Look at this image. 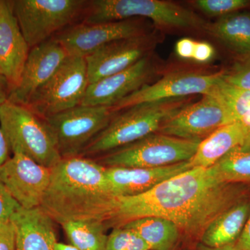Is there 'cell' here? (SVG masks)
<instances>
[{
	"mask_svg": "<svg viewBox=\"0 0 250 250\" xmlns=\"http://www.w3.org/2000/svg\"><path fill=\"white\" fill-rule=\"evenodd\" d=\"M209 93L214 94L221 100L233 122L239 121L250 112V89L229 85L220 77L218 83Z\"/></svg>",
	"mask_w": 250,
	"mask_h": 250,
	"instance_id": "obj_26",
	"label": "cell"
},
{
	"mask_svg": "<svg viewBox=\"0 0 250 250\" xmlns=\"http://www.w3.org/2000/svg\"><path fill=\"white\" fill-rule=\"evenodd\" d=\"M29 48L15 16L13 1L0 0V74L12 90L19 84Z\"/></svg>",
	"mask_w": 250,
	"mask_h": 250,
	"instance_id": "obj_17",
	"label": "cell"
},
{
	"mask_svg": "<svg viewBox=\"0 0 250 250\" xmlns=\"http://www.w3.org/2000/svg\"><path fill=\"white\" fill-rule=\"evenodd\" d=\"M197 8L210 17H222L248 7V0H197L195 1Z\"/></svg>",
	"mask_w": 250,
	"mask_h": 250,
	"instance_id": "obj_28",
	"label": "cell"
},
{
	"mask_svg": "<svg viewBox=\"0 0 250 250\" xmlns=\"http://www.w3.org/2000/svg\"><path fill=\"white\" fill-rule=\"evenodd\" d=\"M238 121L241 123L244 129L245 139L241 147L234 149L239 152H250V112Z\"/></svg>",
	"mask_w": 250,
	"mask_h": 250,
	"instance_id": "obj_34",
	"label": "cell"
},
{
	"mask_svg": "<svg viewBox=\"0 0 250 250\" xmlns=\"http://www.w3.org/2000/svg\"><path fill=\"white\" fill-rule=\"evenodd\" d=\"M233 123L226 106L214 94L182 108L164 122L157 132L179 139L202 141L218 128Z\"/></svg>",
	"mask_w": 250,
	"mask_h": 250,
	"instance_id": "obj_10",
	"label": "cell"
},
{
	"mask_svg": "<svg viewBox=\"0 0 250 250\" xmlns=\"http://www.w3.org/2000/svg\"><path fill=\"white\" fill-rule=\"evenodd\" d=\"M137 17L151 20L161 29H205L207 23L193 11L163 0H95L86 24L116 22Z\"/></svg>",
	"mask_w": 250,
	"mask_h": 250,
	"instance_id": "obj_5",
	"label": "cell"
},
{
	"mask_svg": "<svg viewBox=\"0 0 250 250\" xmlns=\"http://www.w3.org/2000/svg\"><path fill=\"white\" fill-rule=\"evenodd\" d=\"M82 0H16L15 16L30 48L70 24L84 9Z\"/></svg>",
	"mask_w": 250,
	"mask_h": 250,
	"instance_id": "obj_9",
	"label": "cell"
},
{
	"mask_svg": "<svg viewBox=\"0 0 250 250\" xmlns=\"http://www.w3.org/2000/svg\"><path fill=\"white\" fill-rule=\"evenodd\" d=\"M11 88L9 82L0 74V106L9 100Z\"/></svg>",
	"mask_w": 250,
	"mask_h": 250,
	"instance_id": "obj_36",
	"label": "cell"
},
{
	"mask_svg": "<svg viewBox=\"0 0 250 250\" xmlns=\"http://www.w3.org/2000/svg\"><path fill=\"white\" fill-rule=\"evenodd\" d=\"M192 168L190 161L159 167H105L106 178L117 197H131L151 190L167 179Z\"/></svg>",
	"mask_w": 250,
	"mask_h": 250,
	"instance_id": "obj_18",
	"label": "cell"
},
{
	"mask_svg": "<svg viewBox=\"0 0 250 250\" xmlns=\"http://www.w3.org/2000/svg\"><path fill=\"white\" fill-rule=\"evenodd\" d=\"M195 44H196V41L188 38L180 39L176 43V53L180 58L192 60Z\"/></svg>",
	"mask_w": 250,
	"mask_h": 250,
	"instance_id": "obj_33",
	"label": "cell"
},
{
	"mask_svg": "<svg viewBox=\"0 0 250 250\" xmlns=\"http://www.w3.org/2000/svg\"><path fill=\"white\" fill-rule=\"evenodd\" d=\"M0 250H16V235L11 220L0 222Z\"/></svg>",
	"mask_w": 250,
	"mask_h": 250,
	"instance_id": "obj_31",
	"label": "cell"
},
{
	"mask_svg": "<svg viewBox=\"0 0 250 250\" xmlns=\"http://www.w3.org/2000/svg\"><path fill=\"white\" fill-rule=\"evenodd\" d=\"M56 250H79L72 245L64 244L57 242L56 245Z\"/></svg>",
	"mask_w": 250,
	"mask_h": 250,
	"instance_id": "obj_39",
	"label": "cell"
},
{
	"mask_svg": "<svg viewBox=\"0 0 250 250\" xmlns=\"http://www.w3.org/2000/svg\"><path fill=\"white\" fill-rule=\"evenodd\" d=\"M250 213L248 199L225 210L206 228L200 238L202 244L218 248L235 243L243 231Z\"/></svg>",
	"mask_w": 250,
	"mask_h": 250,
	"instance_id": "obj_21",
	"label": "cell"
},
{
	"mask_svg": "<svg viewBox=\"0 0 250 250\" xmlns=\"http://www.w3.org/2000/svg\"><path fill=\"white\" fill-rule=\"evenodd\" d=\"M220 77L229 85L250 89V54L239 57L228 70H222Z\"/></svg>",
	"mask_w": 250,
	"mask_h": 250,
	"instance_id": "obj_29",
	"label": "cell"
},
{
	"mask_svg": "<svg viewBox=\"0 0 250 250\" xmlns=\"http://www.w3.org/2000/svg\"><path fill=\"white\" fill-rule=\"evenodd\" d=\"M246 184H229L211 167H192L151 190L131 197H117L107 228H121L144 217H161L173 222L181 232L200 237L215 218L248 195Z\"/></svg>",
	"mask_w": 250,
	"mask_h": 250,
	"instance_id": "obj_1",
	"label": "cell"
},
{
	"mask_svg": "<svg viewBox=\"0 0 250 250\" xmlns=\"http://www.w3.org/2000/svg\"><path fill=\"white\" fill-rule=\"evenodd\" d=\"M154 72L150 58L146 56L123 71L89 83L81 105L113 107L147 84Z\"/></svg>",
	"mask_w": 250,
	"mask_h": 250,
	"instance_id": "obj_15",
	"label": "cell"
},
{
	"mask_svg": "<svg viewBox=\"0 0 250 250\" xmlns=\"http://www.w3.org/2000/svg\"><path fill=\"white\" fill-rule=\"evenodd\" d=\"M108 106L79 105L45 118L57 141L62 159L80 155L116 114Z\"/></svg>",
	"mask_w": 250,
	"mask_h": 250,
	"instance_id": "obj_8",
	"label": "cell"
},
{
	"mask_svg": "<svg viewBox=\"0 0 250 250\" xmlns=\"http://www.w3.org/2000/svg\"><path fill=\"white\" fill-rule=\"evenodd\" d=\"M21 208L0 179V222L11 220L13 215Z\"/></svg>",
	"mask_w": 250,
	"mask_h": 250,
	"instance_id": "obj_30",
	"label": "cell"
},
{
	"mask_svg": "<svg viewBox=\"0 0 250 250\" xmlns=\"http://www.w3.org/2000/svg\"><path fill=\"white\" fill-rule=\"evenodd\" d=\"M116 197L105 167L90 158L75 156L62 159L51 168L50 181L40 207L61 225L87 220L105 223Z\"/></svg>",
	"mask_w": 250,
	"mask_h": 250,
	"instance_id": "obj_2",
	"label": "cell"
},
{
	"mask_svg": "<svg viewBox=\"0 0 250 250\" xmlns=\"http://www.w3.org/2000/svg\"><path fill=\"white\" fill-rule=\"evenodd\" d=\"M245 131L239 121L218 128L199 143L190 159L192 167L208 168L244 142Z\"/></svg>",
	"mask_w": 250,
	"mask_h": 250,
	"instance_id": "obj_20",
	"label": "cell"
},
{
	"mask_svg": "<svg viewBox=\"0 0 250 250\" xmlns=\"http://www.w3.org/2000/svg\"><path fill=\"white\" fill-rule=\"evenodd\" d=\"M221 71L210 74L195 71L171 72L155 83L143 85L112 108L118 113L139 104L186 98L197 94L207 95L218 83Z\"/></svg>",
	"mask_w": 250,
	"mask_h": 250,
	"instance_id": "obj_11",
	"label": "cell"
},
{
	"mask_svg": "<svg viewBox=\"0 0 250 250\" xmlns=\"http://www.w3.org/2000/svg\"><path fill=\"white\" fill-rule=\"evenodd\" d=\"M88 85L85 58L68 56L25 106L42 118L54 116L81 105Z\"/></svg>",
	"mask_w": 250,
	"mask_h": 250,
	"instance_id": "obj_7",
	"label": "cell"
},
{
	"mask_svg": "<svg viewBox=\"0 0 250 250\" xmlns=\"http://www.w3.org/2000/svg\"><path fill=\"white\" fill-rule=\"evenodd\" d=\"M0 126L11 152L52 168L62 160L52 129L27 106L7 101L0 106Z\"/></svg>",
	"mask_w": 250,
	"mask_h": 250,
	"instance_id": "obj_4",
	"label": "cell"
},
{
	"mask_svg": "<svg viewBox=\"0 0 250 250\" xmlns=\"http://www.w3.org/2000/svg\"><path fill=\"white\" fill-rule=\"evenodd\" d=\"M234 244L238 250H250V213L243 231Z\"/></svg>",
	"mask_w": 250,
	"mask_h": 250,
	"instance_id": "obj_35",
	"label": "cell"
},
{
	"mask_svg": "<svg viewBox=\"0 0 250 250\" xmlns=\"http://www.w3.org/2000/svg\"><path fill=\"white\" fill-rule=\"evenodd\" d=\"M68 56L56 39L31 48L19 84L11 90L8 101L27 106L31 97L53 76Z\"/></svg>",
	"mask_w": 250,
	"mask_h": 250,
	"instance_id": "obj_14",
	"label": "cell"
},
{
	"mask_svg": "<svg viewBox=\"0 0 250 250\" xmlns=\"http://www.w3.org/2000/svg\"><path fill=\"white\" fill-rule=\"evenodd\" d=\"M190 97L134 105L118 113L79 156H100L157 132L161 125L190 104Z\"/></svg>",
	"mask_w": 250,
	"mask_h": 250,
	"instance_id": "obj_3",
	"label": "cell"
},
{
	"mask_svg": "<svg viewBox=\"0 0 250 250\" xmlns=\"http://www.w3.org/2000/svg\"><path fill=\"white\" fill-rule=\"evenodd\" d=\"M62 226L70 245L79 250H106L108 236L103 221L80 220L65 223Z\"/></svg>",
	"mask_w": 250,
	"mask_h": 250,
	"instance_id": "obj_24",
	"label": "cell"
},
{
	"mask_svg": "<svg viewBox=\"0 0 250 250\" xmlns=\"http://www.w3.org/2000/svg\"><path fill=\"white\" fill-rule=\"evenodd\" d=\"M16 235V250H56L55 225L41 207H21L11 217Z\"/></svg>",
	"mask_w": 250,
	"mask_h": 250,
	"instance_id": "obj_19",
	"label": "cell"
},
{
	"mask_svg": "<svg viewBox=\"0 0 250 250\" xmlns=\"http://www.w3.org/2000/svg\"><path fill=\"white\" fill-rule=\"evenodd\" d=\"M10 150L9 145L5 139L1 126H0V166L6 162L9 159Z\"/></svg>",
	"mask_w": 250,
	"mask_h": 250,
	"instance_id": "obj_37",
	"label": "cell"
},
{
	"mask_svg": "<svg viewBox=\"0 0 250 250\" xmlns=\"http://www.w3.org/2000/svg\"><path fill=\"white\" fill-rule=\"evenodd\" d=\"M123 228L134 231L150 250H173L181 231L175 223L161 217H144L125 224Z\"/></svg>",
	"mask_w": 250,
	"mask_h": 250,
	"instance_id": "obj_23",
	"label": "cell"
},
{
	"mask_svg": "<svg viewBox=\"0 0 250 250\" xmlns=\"http://www.w3.org/2000/svg\"><path fill=\"white\" fill-rule=\"evenodd\" d=\"M50 177L51 168L22 154H14L0 166V179L13 198L25 209L41 207Z\"/></svg>",
	"mask_w": 250,
	"mask_h": 250,
	"instance_id": "obj_12",
	"label": "cell"
},
{
	"mask_svg": "<svg viewBox=\"0 0 250 250\" xmlns=\"http://www.w3.org/2000/svg\"><path fill=\"white\" fill-rule=\"evenodd\" d=\"M152 41L143 35L110 42L85 57L89 83L126 70L147 55Z\"/></svg>",
	"mask_w": 250,
	"mask_h": 250,
	"instance_id": "obj_16",
	"label": "cell"
},
{
	"mask_svg": "<svg viewBox=\"0 0 250 250\" xmlns=\"http://www.w3.org/2000/svg\"><path fill=\"white\" fill-rule=\"evenodd\" d=\"M210 167L225 183H250V152L233 149Z\"/></svg>",
	"mask_w": 250,
	"mask_h": 250,
	"instance_id": "obj_25",
	"label": "cell"
},
{
	"mask_svg": "<svg viewBox=\"0 0 250 250\" xmlns=\"http://www.w3.org/2000/svg\"><path fill=\"white\" fill-rule=\"evenodd\" d=\"M214 54L215 49L210 44L196 41L192 60L198 62H207L213 58Z\"/></svg>",
	"mask_w": 250,
	"mask_h": 250,
	"instance_id": "obj_32",
	"label": "cell"
},
{
	"mask_svg": "<svg viewBox=\"0 0 250 250\" xmlns=\"http://www.w3.org/2000/svg\"><path fill=\"white\" fill-rule=\"evenodd\" d=\"M197 250H238L236 246H235L234 243L232 244L227 245V246L218 247V248H209L204 246L202 243H200V246L197 247Z\"/></svg>",
	"mask_w": 250,
	"mask_h": 250,
	"instance_id": "obj_38",
	"label": "cell"
},
{
	"mask_svg": "<svg viewBox=\"0 0 250 250\" xmlns=\"http://www.w3.org/2000/svg\"><path fill=\"white\" fill-rule=\"evenodd\" d=\"M200 143L154 132L95 161L106 167H164L190 161Z\"/></svg>",
	"mask_w": 250,
	"mask_h": 250,
	"instance_id": "obj_6",
	"label": "cell"
},
{
	"mask_svg": "<svg viewBox=\"0 0 250 250\" xmlns=\"http://www.w3.org/2000/svg\"><path fill=\"white\" fill-rule=\"evenodd\" d=\"M145 35L142 24L134 19L79 24L56 38L69 56L85 58L103 46L114 41Z\"/></svg>",
	"mask_w": 250,
	"mask_h": 250,
	"instance_id": "obj_13",
	"label": "cell"
},
{
	"mask_svg": "<svg viewBox=\"0 0 250 250\" xmlns=\"http://www.w3.org/2000/svg\"><path fill=\"white\" fill-rule=\"evenodd\" d=\"M106 250H150L147 243L134 231L125 228H113L108 236Z\"/></svg>",
	"mask_w": 250,
	"mask_h": 250,
	"instance_id": "obj_27",
	"label": "cell"
},
{
	"mask_svg": "<svg viewBox=\"0 0 250 250\" xmlns=\"http://www.w3.org/2000/svg\"><path fill=\"white\" fill-rule=\"evenodd\" d=\"M205 30L238 57L250 54V13L236 11L207 23Z\"/></svg>",
	"mask_w": 250,
	"mask_h": 250,
	"instance_id": "obj_22",
	"label": "cell"
}]
</instances>
